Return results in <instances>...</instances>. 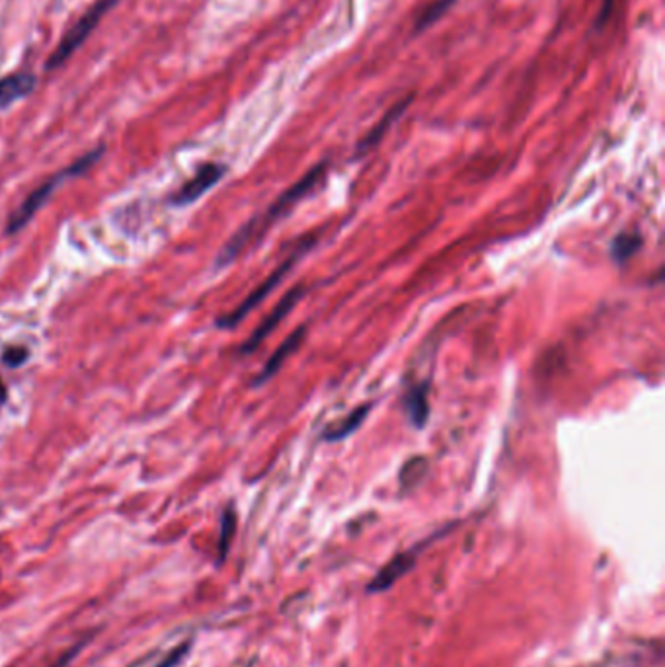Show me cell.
I'll list each match as a JSON object with an SVG mask.
<instances>
[{"label": "cell", "mask_w": 665, "mask_h": 667, "mask_svg": "<svg viewBox=\"0 0 665 667\" xmlns=\"http://www.w3.org/2000/svg\"><path fill=\"white\" fill-rule=\"evenodd\" d=\"M326 165L320 162L315 168H310L307 175L302 176L299 182L294 183L289 190L284 191L274 203H271L264 213L256 215L254 219L242 225L229 242L222 247L221 252L217 256V268H225L229 263L235 262L238 256L245 252L246 248L258 242L266 237V232L270 231L271 227L284 219L291 209H294L301 199L307 198L310 191L317 188L320 180L325 178Z\"/></svg>", "instance_id": "cell-1"}, {"label": "cell", "mask_w": 665, "mask_h": 667, "mask_svg": "<svg viewBox=\"0 0 665 667\" xmlns=\"http://www.w3.org/2000/svg\"><path fill=\"white\" fill-rule=\"evenodd\" d=\"M103 147H98L95 151L88 152L82 159L77 160L75 165L69 168L61 170L59 175L51 176L48 182L41 183L38 190H33L28 198L22 201V206H18L14 209V213L10 215L9 222H7V232L14 235L24 229L28 222L32 221L36 215L40 213L41 207L48 203V199L53 196V191L61 186V183L71 180V178H80V176L88 172L90 168L95 167L98 160L102 159Z\"/></svg>", "instance_id": "cell-2"}, {"label": "cell", "mask_w": 665, "mask_h": 667, "mask_svg": "<svg viewBox=\"0 0 665 667\" xmlns=\"http://www.w3.org/2000/svg\"><path fill=\"white\" fill-rule=\"evenodd\" d=\"M312 245H315V239H302L301 242L295 247L294 252L287 256L286 262L279 263L278 268L271 271L270 278L266 279V281H261L260 286L256 287L252 293L248 295L245 301L238 305L237 309L230 310L229 315L219 317L217 326H219V328H225V330L237 328V326L240 325V322H242V320H245V318L248 317L261 301H266V299L270 297L271 291L287 278V273L294 270L302 256L307 255L310 248H312Z\"/></svg>", "instance_id": "cell-3"}, {"label": "cell", "mask_w": 665, "mask_h": 667, "mask_svg": "<svg viewBox=\"0 0 665 667\" xmlns=\"http://www.w3.org/2000/svg\"><path fill=\"white\" fill-rule=\"evenodd\" d=\"M118 4L119 0H96L95 7L88 10L87 14L80 18L69 32L64 33L63 40L59 41L56 51L49 57L48 71H56L59 67H63L85 46V41L95 33L103 17Z\"/></svg>", "instance_id": "cell-4"}, {"label": "cell", "mask_w": 665, "mask_h": 667, "mask_svg": "<svg viewBox=\"0 0 665 667\" xmlns=\"http://www.w3.org/2000/svg\"><path fill=\"white\" fill-rule=\"evenodd\" d=\"M305 291H307V289L302 286L294 287V289L276 305V309L271 310L270 315L264 318V322H261V325L254 330L252 336L242 344L240 351H242L245 356H248V354L258 350V346H260V344L264 342V340H266L281 322H284V318L297 307V302L301 301Z\"/></svg>", "instance_id": "cell-5"}, {"label": "cell", "mask_w": 665, "mask_h": 667, "mask_svg": "<svg viewBox=\"0 0 665 667\" xmlns=\"http://www.w3.org/2000/svg\"><path fill=\"white\" fill-rule=\"evenodd\" d=\"M225 175H227V167L209 162L206 167L199 168L198 175L193 176L191 180L183 183L180 190L176 191L172 203H175L176 207H186L196 203L198 199L206 196L207 191L221 182L222 176Z\"/></svg>", "instance_id": "cell-6"}, {"label": "cell", "mask_w": 665, "mask_h": 667, "mask_svg": "<svg viewBox=\"0 0 665 667\" xmlns=\"http://www.w3.org/2000/svg\"><path fill=\"white\" fill-rule=\"evenodd\" d=\"M36 87L38 79L30 72H14L0 79V110H7L18 100H24L26 96L32 94Z\"/></svg>", "instance_id": "cell-7"}, {"label": "cell", "mask_w": 665, "mask_h": 667, "mask_svg": "<svg viewBox=\"0 0 665 667\" xmlns=\"http://www.w3.org/2000/svg\"><path fill=\"white\" fill-rule=\"evenodd\" d=\"M302 338H305V328L301 326V328H297V330H295V332L287 338L286 342L279 346L278 350H276V354L268 359V364L264 366L261 374L256 377V382H254V385H256V387H260V385H264V382L270 381L271 377L278 374L279 369H281V366L286 364V359L289 358V356H291L297 348H299V344L302 342Z\"/></svg>", "instance_id": "cell-8"}, {"label": "cell", "mask_w": 665, "mask_h": 667, "mask_svg": "<svg viewBox=\"0 0 665 667\" xmlns=\"http://www.w3.org/2000/svg\"><path fill=\"white\" fill-rule=\"evenodd\" d=\"M429 382H421L408 390L405 395V410L408 420L413 421L414 428L421 429L426 426L429 416L428 400Z\"/></svg>", "instance_id": "cell-9"}, {"label": "cell", "mask_w": 665, "mask_h": 667, "mask_svg": "<svg viewBox=\"0 0 665 667\" xmlns=\"http://www.w3.org/2000/svg\"><path fill=\"white\" fill-rule=\"evenodd\" d=\"M414 566V552H405V555H398L388 563L379 574L377 578L367 586L369 591H383V589L390 588L398 578H403L410 568Z\"/></svg>", "instance_id": "cell-10"}, {"label": "cell", "mask_w": 665, "mask_h": 667, "mask_svg": "<svg viewBox=\"0 0 665 667\" xmlns=\"http://www.w3.org/2000/svg\"><path fill=\"white\" fill-rule=\"evenodd\" d=\"M410 102H413V96H408V98L403 100V102H398L396 106H393V108L385 113V118H383V120H380L379 123H377V126L369 131V136L365 137L364 141L359 143V152H365L367 149H373L375 145L379 143L380 139L385 137V133H387L388 129L393 128V123H395V121L398 120V118H400L406 110H408Z\"/></svg>", "instance_id": "cell-11"}, {"label": "cell", "mask_w": 665, "mask_h": 667, "mask_svg": "<svg viewBox=\"0 0 665 667\" xmlns=\"http://www.w3.org/2000/svg\"><path fill=\"white\" fill-rule=\"evenodd\" d=\"M371 410V405L359 406L354 412H349L344 420L334 424L332 428L325 434V441H340L351 436L361 424H364L367 414Z\"/></svg>", "instance_id": "cell-12"}, {"label": "cell", "mask_w": 665, "mask_h": 667, "mask_svg": "<svg viewBox=\"0 0 665 667\" xmlns=\"http://www.w3.org/2000/svg\"><path fill=\"white\" fill-rule=\"evenodd\" d=\"M642 248V237L638 232L628 231L617 235L611 242V256L617 263H625L631 260Z\"/></svg>", "instance_id": "cell-13"}, {"label": "cell", "mask_w": 665, "mask_h": 667, "mask_svg": "<svg viewBox=\"0 0 665 667\" xmlns=\"http://www.w3.org/2000/svg\"><path fill=\"white\" fill-rule=\"evenodd\" d=\"M457 0H434L431 4H429L428 9L421 12L420 18H418V22H416V32H424L426 28H429L431 24H436L439 18L444 17L447 10L451 9L453 4H455Z\"/></svg>", "instance_id": "cell-14"}, {"label": "cell", "mask_w": 665, "mask_h": 667, "mask_svg": "<svg viewBox=\"0 0 665 667\" xmlns=\"http://www.w3.org/2000/svg\"><path fill=\"white\" fill-rule=\"evenodd\" d=\"M235 529H237V516H235V509L227 508L225 509V514H222L221 539H219V552H221V558H225L227 550H229L230 540H232Z\"/></svg>", "instance_id": "cell-15"}, {"label": "cell", "mask_w": 665, "mask_h": 667, "mask_svg": "<svg viewBox=\"0 0 665 667\" xmlns=\"http://www.w3.org/2000/svg\"><path fill=\"white\" fill-rule=\"evenodd\" d=\"M28 359H30V351L26 350V348H18V346L7 348L4 354H2L4 366L12 367V369H14V367L24 366Z\"/></svg>", "instance_id": "cell-16"}, {"label": "cell", "mask_w": 665, "mask_h": 667, "mask_svg": "<svg viewBox=\"0 0 665 667\" xmlns=\"http://www.w3.org/2000/svg\"><path fill=\"white\" fill-rule=\"evenodd\" d=\"M186 651H188V644H180L176 650L170 651L167 658L160 661L157 667H176L180 661H182L183 656H186Z\"/></svg>", "instance_id": "cell-17"}, {"label": "cell", "mask_w": 665, "mask_h": 667, "mask_svg": "<svg viewBox=\"0 0 665 667\" xmlns=\"http://www.w3.org/2000/svg\"><path fill=\"white\" fill-rule=\"evenodd\" d=\"M77 650H79V648H75V650L67 651V656H64V658L61 659V661H59V664H56V666H53V667L69 666V661H71V659L75 658V654H77Z\"/></svg>", "instance_id": "cell-18"}, {"label": "cell", "mask_w": 665, "mask_h": 667, "mask_svg": "<svg viewBox=\"0 0 665 667\" xmlns=\"http://www.w3.org/2000/svg\"><path fill=\"white\" fill-rule=\"evenodd\" d=\"M7 395H9V390H7V385H4V382H2V379H0V405H2L4 400H7Z\"/></svg>", "instance_id": "cell-19"}]
</instances>
